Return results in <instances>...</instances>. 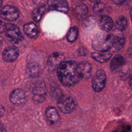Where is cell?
<instances>
[{"instance_id": "obj_17", "label": "cell", "mask_w": 132, "mask_h": 132, "mask_svg": "<svg viewBox=\"0 0 132 132\" xmlns=\"http://www.w3.org/2000/svg\"><path fill=\"white\" fill-rule=\"evenodd\" d=\"M75 13L77 19L84 20L88 13V9L87 6L82 3L78 4L75 9Z\"/></svg>"}, {"instance_id": "obj_14", "label": "cell", "mask_w": 132, "mask_h": 132, "mask_svg": "<svg viewBox=\"0 0 132 132\" xmlns=\"http://www.w3.org/2000/svg\"><path fill=\"white\" fill-rule=\"evenodd\" d=\"M45 116L48 121L51 124H55L58 122L60 119L58 111L53 106H49L46 109Z\"/></svg>"}, {"instance_id": "obj_16", "label": "cell", "mask_w": 132, "mask_h": 132, "mask_svg": "<svg viewBox=\"0 0 132 132\" xmlns=\"http://www.w3.org/2000/svg\"><path fill=\"white\" fill-rule=\"evenodd\" d=\"M112 54L110 52H94L92 54V58L95 61L103 63L108 61L111 57Z\"/></svg>"}, {"instance_id": "obj_30", "label": "cell", "mask_w": 132, "mask_h": 132, "mask_svg": "<svg viewBox=\"0 0 132 132\" xmlns=\"http://www.w3.org/2000/svg\"><path fill=\"white\" fill-rule=\"evenodd\" d=\"M130 18H131V21H132V8L131 9V10H130Z\"/></svg>"}, {"instance_id": "obj_25", "label": "cell", "mask_w": 132, "mask_h": 132, "mask_svg": "<svg viewBox=\"0 0 132 132\" xmlns=\"http://www.w3.org/2000/svg\"><path fill=\"white\" fill-rule=\"evenodd\" d=\"M45 0H32V2L36 5H41L44 2Z\"/></svg>"}, {"instance_id": "obj_2", "label": "cell", "mask_w": 132, "mask_h": 132, "mask_svg": "<svg viewBox=\"0 0 132 132\" xmlns=\"http://www.w3.org/2000/svg\"><path fill=\"white\" fill-rule=\"evenodd\" d=\"M57 74L60 82L66 86H73L81 79L77 70V64L73 60L62 62L57 68Z\"/></svg>"}, {"instance_id": "obj_3", "label": "cell", "mask_w": 132, "mask_h": 132, "mask_svg": "<svg viewBox=\"0 0 132 132\" xmlns=\"http://www.w3.org/2000/svg\"><path fill=\"white\" fill-rule=\"evenodd\" d=\"M57 105L62 113L68 114L72 113L75 110L77 103L72 96L69 95H62L58 98Z\"/></svg>"}, {"instance_id": "obj_29", "label": "cell", "mask_w": 132, "mask_h": 132, "mask_svg": "<svg viewBox=\"0 0 132 132\" xmlns=\"http://www.w3.org/2000/svg\"><path fill=\"white\" fill-rule=\"evenodd\" d=\"M101 0H89L90 2H92V3H98L100 2Z\"/></svg>"}, {"instance_id": "obj_28", "label": "cell", "mask_w": 132, "mask_h": 132, "mask_svg": "<svg viewBox=\"0 0 132 132\" xmlns=\"http://www.w3.org/2000/svg\"><path fill=\"white\" fill-rule=\"evenodd\" d=\"M1 132H7L5 128L3 125L1 126Z\"/></svg>"}, {"instance_id": "obj_20", "label": "cell", "mask_w": 132, "mask_h": 132, "mask_svg": "<svg viewBox=\"0 0 132 132\" xmlns=\"http://www.w3.org/2000/svg\"><path fill=\"white\" fill-rule=\"evenodd\" d=\"M96 23V18L93 15H90L83 20L82 27L86 30H90L95 26Z\"/></svg>"}, {"instance_id": "obj_26", "label": "cell", "mask_w": 132, "mask_h": 132, "mask_svg": "<svg viewBox=\"0 0 132 132\" xmlns=\"http://www.w3.org/2000/svg\"><path fill=\"white\" fill-rule=\"evenodd\" d=\"M114 4H118V5H120L124 3L126 0H111Z\"/></svg>"}, {"instance_id": "obj_7", "label": "cell", "mask_w": 132, "mask_h": 132, "mask_svg": "<svg viewBox=\"0 0 132 132\" xmlns=\"http://www.w3.org/2000/svg\"><path fill=\"white\" fill-rule=\"evenodd\" d=\"M20 15V12L15 7L7 5L2 8L1 11V16L2 19L12 21L16 20Z\"/></svg>"}, {"instance_id": "obj_13", "label": "cell", "mask_w": 132, "mask_h": 132, "mask_svg": "<svg viewBox=\"0 0 132 132\" xmlns=\"http://www.w3.org/2000/svg\"><path fill=\"white\" fill-rule=\"evenodd\" d=\"M98 25L102 30L106 32H109L113 28V22L110 16L107 15H103L98 20Z\"/></svg>"}, {"instance_id": "obj_9", "label": "cell", "mask_w": 132, "mask_h": 132, "mask_svg": "<svg viewBox=\"0 0 132 132\" xmlns=\"http://www.w3.org/2000/svg\"><path fill=\"white\" fill-rule=\"evenodd\" d=\"M64 56L62 54L55 52L51 54L47 60L46 65L48 70H53L57 68L60 64L63 61Z\"/></svg>"}, {"instance_id": "obj_8", "label": "cell", "mask_w": 132, "mask_h": 132, "mask_svg": "<svg viewBox=\"0 0 132 132\" xmlns=\"http://www.w3.org/2000/svg\"><path fill=\"white\" fill-rule=\"evenodd\" d=\"M9 99L12 104L16 105H23L27 101L25 93L21 89L13 90L10 94Z\"/></svg>"}, {"instance_id": "obj_11", "label": "cell", "mask_w": 132, "mask_h": 132, "mask_svg": "<svg viewBox=\"0 0 132 132\" xmlns=\"http://www.w3.org/2000/svg\"><path fill=\"white\" fill-rule=\"evenodd\" d=\"M19 55V51L18 48L13 46H8L6 47L3 52V59L6 62H11L14 61L17 59Z\"/></svg>"}, {"instance_id": "obj_10", "label": "cell", "mask_w": 132, "mask_h": 132, "mask_svg": "<svg viewBox=\"0 0 132 132\" xmlns=\"http://www.w3.org/2000/svg\"><path fill=\"white\" fill-rule=\"evenodd\" d=\"M47 4L51 10L68 13L69 6L67 0H48Z\"/></svg>"}, {"instance_id": "obj_22", "label": "cell", "mask_w": 132, "mask_h": 132, "mask_svg": "<svg viewBox=\"0 0 132 132\" xmlns=\"http://www.w3.org/2000/svg\"><path fill=\"white\" fill-rule=\"evenodd\" d=\"M78 36V29L77 27L76 26H73L69 29L67 34V40L70 42H74L76 40Z\"/></svg>"}, {"instance_id": "obj_5", "label": "cell", "mask_w": 132, "mask_h": 132, "mask_svg": "<svg viewBox=\"0 0 132 132\" xmlns=\"http://www.w3.org/2000/svg\"><path fill=\"white\" fill-rule=\"evenodd\" d=\"M32 99L37 103L43 102L46 98V89L44 81L39 80L36 82L32 90Z\"/></svg>"}, {"instance_id": "obj_27", "label": "cell", "mask_w": 132, "mask_h": 132, "mask_svg": "<svg viewBox=\"0 0 132 132\" xmlns=\"http://www.w3.org/2000/svg\"><path fill=\"white\" fill-rule=\"evenodd\" d=\"M128 84H129V87L132 89V75L130 76V78H129Z\"/></svg>"}, {"instance_id": "obj_12", "label": "cell", "mask_w": 132, "mask_h": 132, "mask_svg": "<svg viewBox=\"0 0 132 132\" xmlns=\"http://www.w3.org/2000/svg\"><path fill=\"white\" fill-rule=\"evenodd\" d=\"M77 70L81 79H88L91 75L92 67L89 62L84 61L77 64Z\"/></svg>"}, {"instance_id": "obj_1", "label": "cell", "mask_w": 132, "mask_h": 132, "mask_svg": "<svg viewBox=\"0 0 132 132\" xmlns=\"http://www.w3.org/2000/svg\"><path fill=\"white\" fill-rule=\"evenodd\" d=\"M124 44V38L121 34L100 33L92 39V47L98 52H117Z\"/></svg>"}, {"instance_id": "obj_21", "label": "cell", "mask_w": 132, "mask_h": 132, "mask_svg": "<svg viewBox=\"0 0 132 132\" xmlns=\"http://www.w3.org/2000/svg\"><path fill=\"white\" fill-rule=\"evenodd\" d=\"M45 7L44 5H40L36 8L32 12L31 16L32 19L36 22H38L41 20L44 11Z\"/></svg>"}, {"instance_id": "obj_19", "label": "cell", "mask_w": 132, "mask_h": 132, "mask_svg": "<svg viewBox=\"0 0 132 132\" xmlns=\"http://www.w3.org/2000/svg\"><path fill=\"white\" fill-rule=\"evenodd\" d=\"M125 60L122 56L117 55L111 60L110 67L112 71H116L120 68L124 63Z\"/></svg>"}, {"instance_id": "obj_4", "label": "cell", "mask_w": 132, "mask_h": 132, "mask_svg": "<svg viewBox=\"0 0 132 132\" xmlns=\"http://www.w3.org/2000/svg\"><path fill=\"white\" fill-rule=\"evenodd\" d=\"M4 31L7 40L12 44H18L24 39L19 28L14 24H7L5 25Z\"/></svg>"}, {"instance_id": "obj_23", "label": "cell", "mask_w": 132, "mask_h": 132, "mask_svg": "<svg viewBox=\"0 0 132 132\" xmlns=\"http://www.w3.org/2000/svg\"><path fill=\"white\" fill-rule=\"evenodd\" d=\"M127 25V20L124 16H120L116 21V27L119 30H124Z\"/></svg>"}, {"instance_id": "obj_15", "label": "cell", "mask_w": 132, "mask_h": 132, "mask_svg": "<svg viewBox=\"0 0 132 132\" xmlns=\"http://www.w3.org/2000/svg\"><path fill=\"white\" fill-rule=\"evenodd\" d=\"M23 30L25 34L30 38H36L39 32L37 26L32 22L25 24L23 26Z\"/></svg>"}, {"instance_id": "obj_18", "label": "cell", "mask_w": 132, "mask_h": 132, "mask_svg": "<svg viewBox=\"0 0 132 132\" xmlns=\"http://www.w3.org/2000/svg\"><path fill=\"white\" fill-rule=\"evenodd\" d=\"M26 72L29 76L35 78L38 77L40 75L41 70L38 64L30 63L27 66Z\"/></svg>"}, {"instance_id": "obj_6", "label": "cell", "mask_w": 132, "mask_h": 132, "mask_svg": "<svg viewBox=\"0 0 132 132\" xmlns=\"http://www.w3.org/2000/svg\"><path fill=\"white\" fill-rule=\"evenodd\" d=\"M106 84V75L102 70H98L92 79V87L94 91L98 92L103 90Z\"/></svg>"}, {"instance_id": "obj_24", "label": "cell", "mask_w": 132, "mask_h": 132, "mask_svg": "<svg viewBox=\"0 0 132 132\" xmlns=\"http://www.w3.org/2000/svg\"><path fill=\"white\" fill-rule=\"evenodd\" d=\"M105 9H106L105 5L102 3L98 2V3H95V4L94 5L93 11L95 14L97 15H101L103 13Z\"/></svg>"}]
</instances>
